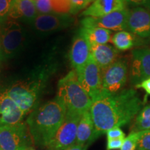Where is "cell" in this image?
<instances>
[{"instance_id":"obj_1","label":"cell","mask_w":150,"mask_h":150,"mask_svg":"<svg viewBox=\"0 0 150 150\" xmlns=\"http://www.w3.org/2000/svg\"><path fill=\"white\" fill-rule=\"evenodd\" d=\"M141 99L134 89H125L114 94L103 92L92 101L90 113L97 134H106L114 127L130 123L142 107Z\"/></svg>"},{"instance_id":"obj_2","label":"cell","mask_w":150,"mask_h":150,"mask_svg":"<svg viewBox=\"0 0 150 150\" xmlns=\"http://www.w3.org/2000/svg\"><path fill=\"white\" fill-rule=\"evenodd\" d=\"M66 116V108L56 97L31 112L27 120L33 144L47 147L61 126Z\"/></svg>"},{"instance_id":"obj_3","label":"cell","mask_w":150,"mask_h":150,"mask_svg":"<svg viewBox=\"0 0 150 150\" xmlns=\"http://www.w3.org/2000/svg\"><path fill=\"white\" fill-rule=\"evenodd\" d=\"M57 98L66 108V112L82 115L88 111L92 99L81 87L74 70L61 79L58 84Z\"/></svg>"},{"instance_id":"obj_4","label":"cell","mask_w":150,"mask_h":150,"mask_svg":"<svg viewBox=\"0 0 150 150\" xmlns=\"http://www.w3.org/2000/svg\"><path fill=\"white\" fill-rule=\"evenodd\" d=\"M33 144L27 125L20 122L0 127V148L1 150H27Z\"/></svg>"},{"instance_id":"obj_5","label":"cell","mask_w":150,"mask_h":150,"mask_svg":"<svg viewBox=\"0 0 150 150\" xmlns=\"http://www.w3.org/2000/svg\"><path fill=\"white\" fill-rule=\"evenodd\" d=\"M0 39L4 56L11 57L22 47L24 41V31L16 20L7 19L1 24Z\"/></svg>"},{"instance_id":"obj_6","label":"cell","mask_w":150,"mask_h":150,"mask_svg":"<svg viewBox=\"0 0 150 150\" xmlns=\"http://www.w3.org/2000/svg\"><path fill=\"white\" fill-rule=\"evenodd\" d=\"M81 115L66 112V116L57 132L47 145L49 150H65L76 143V131Z\"/></svg>"},{"instance_id":"obj_7","label":"cell","mask_w":150,"mask_h":150,"mask_svg":"<svg viewBox=\"0 0 150 150\" xmlns=\"http://www.w3.org/2000/svg\"><path fill=\"white\" fill-rule=\"evenodd\" d=\"M5 92L26 115L31 111L35 104L39 92V84L34 81L18 82Z\"/></svg>"},{"instance_id":"obj_8","label":"cell","mask_w":150,"mask_h":150,"mask_svg":"<svg viewBox=\"0 0 150 150\" xmlns=\"http://www.w3.org/2000/svg\"><path fill=\"white\" fill-rule=\"evenodd\" d=\"M77 74L81 86L91 97L92 101L100 95L103 92L102 70L91 54L85 66Z\"/></svg>"},{"instance_id":"obj_9","label":"cell","mask_w":150,"mask_h":150,"mask_svg":"<svg viewBox=\"0 0 150 150\" xmlns=\"http://www.w3.org/2000/svg\"><path fill=\"white\" fill-rule=\"evenodd\" d=\"M127 78L128 68L126 62L123 60H117L102 70L103 92L114 94L121 91L127 83Z\"/></svg>"},{"instance_id":"obj_10","label":"cell","mask_w":150,"mask_h":150,"mask_svg":"<svg viewBox=\"0 0 150 150\" xmlns=\"http://www.w3.org/2000/svg\"><path fill=\"white\" fill-rule=\"evenodd\" d=\"M129 9L115 11L100 17H86L81 20L82 27H99L110 31H122L127 29Z\"/></svg>"},{"instance_id":"obj_11","label":"cell","mask_w":150,"mask_h":150,"mask_svg":"<svg viewBox=\"0 0 150 150\" xmlns=\"http://www.w3.org/2000/svg\"><path fill=\"white\" fill-rule=\"evenodd\" d=\"M130 78L134 85L150 78V49H136L131 52Z\"/></svg>"},{"instance_id":"obj_12","label":"cell","mask_w":150,"mask_h":150,"mask_svg":"<svg viewBox=\"0 0 150 150\" xmlns=\"http://www.w3.org/2000/svg\"><path fill=\"white\" fill-rule=\"evenodd\" d=\"M126 30L142 38H149L150 10L142 7H136L129 10Z\"/></svg>"},{"instance_id":"obj_13","label":"cell","mask_w":150,"mask_h":150,"mask_svg":"<svg viewBox=\"0 0 150 150\" xmlns=\"http://www.w3.org/2000/svg\"><path fill=\"white\" fill-rule=\"evenodd\" d=\"M73 20L68 14H38L33 20V24L39 32L50 33L68 27Z\"/></svg>"},{"instance_id":"obj_14","label":"cell","mask_w":150,"mask_h":150,"mask_svg":"<svg viewBox=\"0 0 150 150\" xmlns=\"http://www.w3.org/2000/svg\"><path fill=\"white\" fill-rule=\"evenodd\" d=\"M91 56V45L87 40L79 33L74 38L69 58L71 65L76 72H79L85 66Z\"/></svg>"},{"instance_id":"obj_15","label":"cell","mask_w":150,"mask_h":150,"mask_svg":"<svg viewBox=\"0 0 150 150\" xmlns=\"http://www.w3.org/2000/svg\"><path fill=\"white\" fill-rule=\"evenodd\" d=\"M24 115L5 91L0 93V127L21 122Z\"/></svg>"},{"instance_id":"obj_16","label":"cell","mask_w":150,"mask_h":150,"mask_svg":"<svg viewBox=\"0 0 150 150\" xmlns=\"http://www.w3.org/2000/svg\"><path fill=\"white\" fill-rule=\"evenodd\" d=\"M99 137L91 116L90 111L84 112L79 122L76 144L88 146Z\"/></svg>"},{"instance_id":"obj_17","label":"cell","mask_w":150,"mask_h":150,"mask_svg":"<svg viewBox=\"0 0 150 150\" xmlns=\"http://www.w3.org/2000/svg\"><path fill=\"white\" fill-rule=\"evenodd\" d=\"M125 0H95L94 2L82 12L86 17H100L126 8Z\"/></svg>"},{"instance_id":"obj_18","label":"cell","mask_w":150,"mask_h":150,"mask_svg":"<svg viewBox=\"0 0 150 150\" xmlns=\"http://www.w3.org/2000/svg\"><path fill=\"white\" fill-rule=\"evenodd\" d=\"M91 54L102 70H105L117 61L119 52L110 45H91Z\"/></svg>"},{"instance_id":"obj_19","label":"cell","mask_w":150,"mask_h":150,"mask_svg":"<svg viewBox=\"0 0 150 150\" xmlns=\"http://www.w3.org/2000/svg\"><path fill=\"white\" fill-rule=\"evenodd\" d=\"M38 13L32 0H12L8 15L11 20H33Z\"/></svg>"},{"instance_id":"obj_20","label":"cell","mask_w":150,"mask_h":150,"mask_svg":"<svg viewBox=\"0 0 150 150\" xmlns=\"http://www.w3.org/2000/svg\"><path fill=\"white\" fill-rule=\"evenodd\" d=\"M79 33L85 38L90 45L106 44L111 38L110 30L99 27H81Z\"/></svg>"},{"instance_id":"obj_21","label":"cell","mask_w":150,"mask_h":150,"mask_svg":"<svg viewBox=\"0 0 150 150\" xmlns=\"http://www.w3.org/2000/svg\"><path fill=\"white\" fill-rule=\"evenodd\" d=\"M112 44L120 51H126L130 50L135 45L134 35L129 31H118L111 38Z\"/></svg>"},{"instance_id":"obj_22","label":"cell","mask_w":150,"mask_h":150,"mask_svg":"<svg viewBox=\"0 0 150 150\" xmlns=\"http://www.w3.org/2000/svg\"><path fill=\"white\" fill-rule=\"evenodd\" d=\"M150 129V104L147 105L136 115L134 131H142Z\"/></svg>"},{"instance_id":"obj_23","label":"cell","mask_w":150,"mask_h":150,"mask_svg":"<svg viewBox=\"0 0 150 150\" xmlns=\"http://www.w3.org/2000/svg\"><path fill=\"white\" fill-rule=\"evenodd\" d=\"M70 13V0H50V13L68 14Z\"/></svg>"},{"instance_id":"obj_24","label":"cell","mask_w":150,"mask_h":150,"mask_svg":"<svg viewBox=\"0 0 150 150\" xmlns=\"http://www.w3.org/2000/svg\"><path fill=\"white\" fill-rule=\"evenodd\" d=\"M140 136V131H133L124 140L120 150H136L138 140Z\"/></svg>"},{"instance_id":"obj_25","label":"cell","mask_w":150,"mask_h":150,"mask_svg":"<svg viewBox=\"0 0 150 150\" xmlns=\"http://www.w3.org/2000/svg\"><path fill=\"white\" fill-rule=\"evenodd\" d=\"M136 150H150V129L140 131Z\"/></svg>"},{"instance_id":"obj_26","label":"cell","mask_w":150,"mask_h":150,"mask_svg":"<svg viewBox=\"0 0 150 150\" xmlns=\"http://www.w3.org/2000/svg\"><path fill=\"white\" fill-rule=\"evenodd\" d=\"M92 0H70V14H76L85 8Z\"/></svg>"},{"instance_id":"obj_27","label":"cell","mask_w":150,"mask_h":150,"mask_svg":"<svg viewBox=\"0 0 150 150\" xmlns=\"http://www.w3.org/2000/svg\"><path fill=\"white\" fill-rule=\"evenodd\" d=\"M12 0H0V23L8 19V15Z\"/></svg>"},{"instance_id":"obj_28","label":"cell","mask_w":150,"mask_h":150,"mask_svg":"<svg viewBox=\"0 0 150 150\" xmlns=\"http://www.w3.org/2000/svg\"><path fill=\"white\" fill-rule=\"evenodd\" d=\"M107 140L110 139H125V134L120 127H114L106 132Z\"/></svg>"},{"instance_id":"obj_29","label":"cell","mask_w":150,"mask_h":150,"mask_svg":"<svg viewBox=\"0 0 150 150\" xmlns=\"http://www.w3.org/2000/svg\"><path fill=\"white\" fill-rule=\"evenodd\" d=\"M125 4L130 6L142 7L150 10V0H125Z\"/></svg>"},{"instance_id":"obj_30","label":"cell","mask_w":150,"mask_h":150,"mask_svg":"<svg viewBox=\"0 0 150 150\" xmlns=\"http://www.w3.org/2000/svg\"><path fill=\"white\" fill-rule=\"evenodd\" d=\"M125 139H110L107 141V150L120 149Z\"/></svg>"},{"instance_id":"obj_31","label":"cell","mask_w":150,"mask_h":150,"mask_svg":"<svg viewBox=\"0 0 150 150\" xmlns=\"http://www.w3.org/2000/svg\"><path fill=\"white\" fill-rule=\"evenodd\" d=\"M136 88H142L145 90L146 93L150 95V78L144 80L141 83L136 85Z\"/></svg>"},{"instance_id":"obj_32","label":"cell","mask_w":150,"mask_h":150,"mask_svg":"<svg viewBox=\"0 0 150 150\" xmlns=\"http://www.w3.org/2000/svg\"><path fill=\"white\" fill-rule=\"evenodd\" d=\"M88 146H84V145H81L79 144H74L70 147L67 148L65 150H87Z\"/></svg>"},{"instance_id":"obj_33","label":"cell","mask_w":150,"mask_h":150,"mask_svg":"<svg viewBox=\"0 0 150 150\" xmlns=\"http://www.w3.org/2000/svg\"><path fill=\"white\" fill-rule=\"evenodd\" d=\"M3 51H2V47H1V39H0V62H1V59L3 57Z\"/></svg>"},{"instance_id":"obj_34","label":"cell","mask_w":150,"mask_h":150,"mask_svg":"<svg viewBox=\"0 0 150 150\" xmlns=\"http://www.w3.org/2000/svg\"><path fill=\"white\" fill-rule=\"evenodd\" d=\"M27 150H35V149H32V148H30V149H28Z\"/></svg>"},{"instance_id":"obj_35","label":"cell","mask_w":150,"mask_h":150,"mask_svg":"<svg viewBox=\"0 0 150 150\" xmlns=\"http://www.w3.org/2000/svg\"><path fill=\"white\" fill-rule=\"evenodd\" d=\"M32 1H37V0H32Z\"/></svg>"},{"instance_id":"obj_36","label":"cell","mask_w":150,"mask_h":150,"mask_svg":"<svg viewBox=\"0 0 150 150\" xmlns=\"http://www.w3.org/2000/svg\"><path fill=\"white\" fill-rule=\"evenodd\" d=\"M95 1V0H92V1Z\"/></svg>"},{"instance_id":"obj_37","label":"cell","mask_w":150,"mask_h":150,"mask_svg":"<svg viewBox=\"0 0 150 150\" xmlns=\"http://www.w3.org/2000/svg\"><path fill=\"white\" fill-rule=\"evenodd\" d=\"M0 150H1V148H0Z\"/></svg>"}]
</instances>
